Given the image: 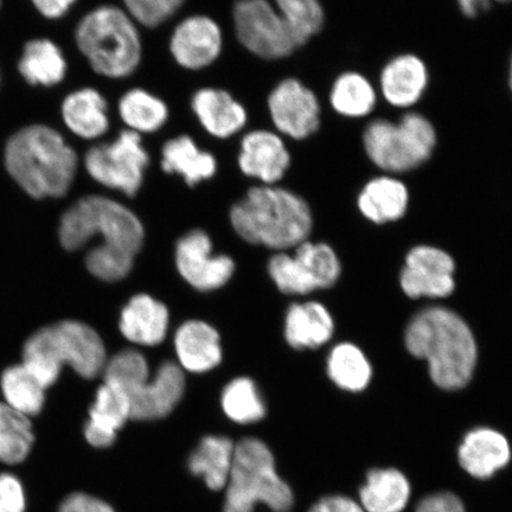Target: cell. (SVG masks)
<instances>
[{
  "instance_id": "obj_17",
  "label": "cell",
  "mask_w": 512,
  "mask_h": 512,
  "mask_svg": "<svg viewBox=\"0 0 512 512\" xmlns=\"http://www.w3.org/2000/svg\"><path fill=\"white\" fill-rule=\"evenodd\" d=\"M15 68L25 85L44 91L62 85L69 73L67 55L60 43L46 35L23 42Z\"/></svg>"
},
{
  "instance_id": "obj_49",
  "label": "cell",
  "mask_w": 512,
  "mask_h": 512,
  "mask_svg": "<svg viewBox=\"0 0 512 512\" xmlns=\"http://www.w3.org/2000/svg\"><path fill=\"white\" fill-rule=\"evenodd\" d=\"M3 3H4V0H0V11H2V9H3Z\"/></svg>"
},
{
  "instance_id": "obj_9",
  "label": "cell",
  "mask_w": 512,
  "mask_h": 512,
  "mask_svg": "<svg viewBox=\"0 0 512 512\" xmlns=\"http://www.w3.org/2000/svg\"><path fill=\"white\" fill-rule=\"evenodd\" d=\"M233 21L239 42L262 60L286 59L299 46L270 0H236Z\"/></svg>"
},
{
  "instance_id": "obj_4",
  "label": "cell",
  "mask_w": 512,
  "mask_h": 512,
  "mask_svg": "<svg viewBox=\"0 0 512 512\" xmlns=\"http://www.w3.org/2000/svg\"><path fill=\"white\" fill-rule=\"evenodd\" d=\"M106 347L92 326L78 320H62L32 334L23 348V366L46 389L60 379L68 364L83 379L104 373Z\"/></svg>"
},
{
  "instance_id": "obj_37",
  "label": "cell",
  "mask_w": 512,
  "mask_h": 512,
  "mask_svg": "<svg viewBox=\"0 0 512 512\" xmlns=\"http://www.w3.org/2000/svg\"><path fill=\"white\" fill-rule=\"evenodd\" d=\"M274 6L299 47L305 46L323 29L325 16L319 0H274Z\"/></svg>"
},
{
  "instance_id": "obj_19",
  "label": "cell",
  "mask_w": 512,
  "mask_h": 512,
  "mask_svg": "<svg viewBox=\"0 0 512 512\" xmlns=\"http://www.w3.org/2000/svg\"><path fill=\"white\" fill-rule=\"evenodd\" d=\"M185 390V376L174 362H164L150 382L127 395L131 406V419L155 421L166 418L178 403Z\"/></svg>"
},
{
  "instance_id": "obj_47",
  "label": "cell",
  "mask_w": 512,
  "mask_h": 512,
  "mask_svg": "<svg viewBox=\"0 0 512 512\" xmlns=\"http://www.w3.org/2000/svg\"><path fill=\"white\" fill-rule=\"evenodd\" d=\"M509 86L512 92V69L510 70V76H509Z\"/></svg>"
},
{
  "instance_id": "obj_26",
  "label": "cell",
  "mask_w": 512,
  "mask_h": 512,
  "mask_svg": "<svg viewBox=\"0 0 512 512\" xmlns=\"http://www.w3.org/2000/svg\"><path fill=\"white\" fill-rule=\"evenodd\" d=\"M175 349L179 363L191 373H206L222 360L219 332L202 320H189L179 326Z\"/></svg>"
},
{
  "instance_id": "obj_45",
  "label": "cell",
  "mask_w": 512,
  "mask_h": 512,
  "mask_svg": "<svg viewBox=\"0 0 512 512\" xmlns=\"http://www.w3.org/2000/svg\"><path fill=\"white\" fill-rule=\"evenodd\" d=\"M459 8L469 18H476L488 11L491 0H458Z\"/></svg>"
},
{
  "instance_id": "obj_1",
  "label": "cell",
  "mask_w": 512,
  "mask_h": 512,
  "mask_svg": "<svg viewBox=\"0 0 512 512\" xmlns=\"http://www.w3.org/2000/svg\"><path fill=\"white\" fill-rule=\"evenodd\" d=\"M0 162L19 190L32 200L44 201L69 194L81 160L60 130L47 121H34L5 138Z\"/></svg>"
},
{
  "instance_id": "obj_16",
  "label": "cell",
  "mask_w": 512,
  "mask_h": 512,
  "mask_svg": "<svg viewBox=\"0 0 512 512\" xmlns=\"http://www.w3.org/2000/svg\"><path fill=\"white\" fill-rule=\"evenodd\" d=\"M367 156L384 171H411L427 162L406 128L400 123L377 119L371 121L363 134Z\"/></svg>"
},
{
  "instance_id": "obj_44",
  "label": "cell",
  "mask_w": 512,
  "mask_h": 512,
  "mask_svg": "<svg viewBox=\"0 0 512 512\" xmlns=\"http://www.w3.org/2000/svg\"><path fill=\"white\" fill-rule=\"evenodd\" d=\"M32 10L47 22H59L73 10L78 0H29Z\"/></svg>"
},
{
  "instance_id": "obj_14",
  "label": "cell",
  "mask_w": 512,
  "mask_h": 512,
  "mask_svg": "<svg viewBox=\"0 0 512 512\" xmlns=\"http://www.w3.org/2000/svg\"><path fill=\"white\" fill-rule=\"evenodd\" d=\"M169 49L179 67L192 72L208 68L221 56L222 29L206 15L185 17L172 31Z\"/></svg>"
},
{
  "instance_id": "obj_24",
  "label": "cell",
  "mask_w": 512,
  "mask_h": 512,
  "mask_svg": "<svg viewBox=\"0 0 512 512\" xmlns=\"http://www.w3.org/2000/svg\"><path fill=\"white\" fill-rule=\"evenodd\" d=\"M131 419L130 401L120 389L104 383L95 395L85 426L87 443L95 448L111 447L118 431Z\"/></svg>"
},
{
  "instance_id": "obj_13",
  "label": "cell",
  "mask_w": 512,
  "mask_h": 512,
  "mask_svg": "<svg viewBox=\"0 0 512 512\" xmlns=\"http://www.w3.org/2000/svg\"><path fill=\"white\" fill-rule=\"evenodd\" d=\"M456 458L467 477L489 482L510 465L512 446L507 435L497 428L478 426L460 439Z\"/></svg>"
},
{
  "instance_id": "obj_46",
  "label": "cell",
  "mask_w": 512,
  "mask_h": 512,
  "mask_svg": "<svg viewBox=\"0 0 512 512\" xmlns=\"http://www.w3.org/2000/svg\"><path fill=\"white\" fill-rule=\"evenodd\" d=\"M3 79H4L3 70H2V67H0V89H2V86H3Z\"/></svg>"
},
{
  "instance_id": "obj_10",
  "label": "cell",
  "mask_w": 512,
  "mask_h": 512,
  "mask_svg": "<svg viewBox=\"0 0 512 512\" xmlns=\"http://www.w3.org/2000/svg\"><path fill=\"white\" fill-rule=\"evenodd\" d=\"M296 248V254L280 253L268 262V273L281 292L307 294L336 284L341 264L334 249L309 241Z\"/></svg>"
},
{
  "instance_id": "obj_30",
  "label": "cell",
  "mask_w": 512,
  "mask_h": 512,
  "mask_svg": "<svg viewBox=\"0 0 512 512\" xmlns=\"http://www.w3.org/2000/svg\"><path fill=\"white\" fill-rule=\"evenodd\" d=\"M409 195L406 185L392 177L371 179L358 196V208L377 224L400 220L406 214Z\"/></svg>"
},
{
  "instance_id": "obj_22",
  "label": "cell",
  "mask_w": 512,
  "mask_h": 512,
  "mask_svg": "<svg viewBox=\"0 0 512 512\" xmlns=\"http://www.w3.org/2000/svg\"><path fill=\"white\" fill-rule=\"evenodd\" d=\"M412 498L411 482L396 467H373L368 470L356 496L366 512H405Z\"/></svg>"
},
{
  "instance_id": "obj_21",
  "label": "cell",
  "mask_w": 512,
  "mask_h": 512,
  "mask_svg": "<svg viewBox=\"0 0 512 512\" xmlns=\"http://www.w3.org/2000/svg\"><path fill=\"white\" fill-rule=\"evenodd\" d=\"M191 110L210 136L228 139L245 128L248 114L245 106L224 89H198L191 98Z\"/></svg>"
},
{
  "instance_id": "obj_2",
  "label": "cell",
  "mask_w": 512,
  "mask_h": 512,
  "mask_svg": "<svg viewBox=\"0 0 512 512\" xmlns=\"http://www.w3.org/2000/svg\"><path fill=\"white\" fill-rule=\"evenodd\" d=\"M406 347L424 358L432 380L445 390L470 382L477 362V345L469 326L457 313L431 307L416 315L406 331Z\"/></svg>"
},
{
  "instance_id": "obj_34",
  "label": "cell",
  "mask_w": 512,
  "mask_h": 512,
  "mask_svg": "<svg viewBox=\"0 0 512 512\" xmlns=\"http://www.w3.org/2000/svg\"><path fill=\"white\" fill-rule=\"evenodd\" d=\"M330 104L343 117H366L374 110L376 92L363 75L354 72L344 73L338 76L331 88Z\"/></svg>"
},
{
  "instance_id": "obj_7",
  "label": "cell",
  "mask_w": 512,
  "mask_h": 512,
  "mask_svg": "<svg viewBox=\"0 0 512 512\" xmlns=\"http://www.w3.org/2000/svg\"><path fill=\"white\" fill-rule=\"evenodd\" d=\"M259 504L272 512H291L296 495L280 476L271 448L258 438H245L235 445L223 512H254Z\"/></svg>"
},
{
  "instance_id": "obj_29",
  "label": "cell",
  "mask_w": 512,
  "mask_h": 512,
  "mask_svg": "<svg viewBox=\"0 0 512 512\" xmlns=\"http://www.w3.org/2000/svg\"><path fill=\"white\" fill-rule=\"evenodd\" d=\"M234 453L232 440L223 435H207L190 454L189 471L202 478L210 490L220 491L227 486L233 469Z\"/></svg>"
},
{
  "instance_id": "obj_23",
  "label": "cell",
  "mask_w": 512,
  "mask_h": 512,
  "mask_svg": "<svg viewBox=\"0 0 512 512\" xmlns=\"http://www.w3.org/2000/svg\"><path fill=\"white\" fill-rule=\"evenodd\" d=\"M169 320L168 307L142 293L132 297L121 311L119 328L128 341L155 347L168 335Z\"/></svg>"
},
{
  "instance_id": "obj_8",
  "label": "cell",
  "mask_w": 512,
  "mask_h": 512,
  "mask_svg": "<svg viewBox=\"0 0 512 512\" xmlns=\"http://www.w3.org/2000/svg\"><path fill=\"white\" fill-rule=\"evenodd\" d=\"M82 164L94 182L134 197L143 187L150 155L142 136L124 130L110 142L95 143L89 147L83 155Z\"/></svg>"
},
{
  "instance_id": "obj_31",
  "label": "cell",
  "mask_w": 512,
  "mask_h": 512,
  "mask_svg": "<svg viewBox=\"0 0 512 512\" xmlns=\"http://www.w3.org/2000/svg\"><path fill=\"white\" fill-rule=\"evenodd\" d=\"M118 114L127 130L139 136L162 130L170 117L166 102L143 88H132L120 96Z\"/></svg>"
},
{
  "instance_id": "obj_11",
  "label": "cell",
  "mask_w": 512,
  "mask_h": 512,
  "mask_svg": "<svg viewBox=\"0 0 512 512\" xmlns=\"http://www.w3.org/2000/svg\"><path fill=\"white\" fill-rule=\"evenodd\" d=\"M176 266L185 281L198 291L219 290L235 272L228 255L213 253V242L203 230H191L176 246Z\"/></svg>"
},
{
  "instance_id": "obj_3",
  "label": "cell",
  "mask_w": 512,
  "mask_h": 512,
  "mask_svg": "<svg viewBox=\"0 0 512 512\" xmlns=\"http://www.w3.org/2000/svg\"><path fill=\"white\" fill-rule=\"evenodd\" d=\"M229 217L243 240L279 251L302 245L313 226L304 198L275 185L249 189L230 209Z\"/></svg>"
},
{
  "instance_id": "obj_27",
  "label": "cell",
  "mask_w": 512,
  "mask_h": 512,
  "mask_svg": "<svg viewBox=\"0 0 512 512\" xmlns=\"http://www.w3.org/2000/svg\"><path fill=\"white\" fill-rule=\"evenodd\" d=\"M160 156V166L165 174L182 176L191 188L209 181L217 172V160L213 153L201 149L188 134L165 142Z\"/></svg>"
},
{
  "instance_id": "obj_5",
  "label": "cell",
  "mask_w": 512,
  "mask_h": 512,
  "mask_svg": "<svg viewBox=\"0 0 512 512\" xmlns=\"http://www.w3.org/2000/svg\"><path fill=\"white\" fill-rule=\"evenodd\" d=\"M74 43L89 68L102 78H130L142 63L138 24L117 5H99L83 15L74 28Z\"/></svg>"
},
{
  "instance_id": "obj_12",
  "label": "cell",
  "mask_w": 512,
  "mask_h": 512,
  "mask_svg": "<svg viewBox=\"0 0 512 512\" xmlns=\"http://www.w3.org/2000/svg\"><path fill=\"white\" fill-rule=\"evenodd\" d=\"M268 112L278 132L291 139L313 136L320 126V105L317 95L297 79L278 83L268 95Z\"/></svg>"
},
{
  "instance_id": "obj_18",
  "label": "cell",
  "mask_w": 512,
  "mask_h": 512,
  "mask_svg": "<svg viewBox=\"0 0 512 512\" xmlns=\"http://www.w3.org/2000/svg\"><path fill=\"white\" fill-rule=\"evenodd\" d=\"M291 155L283 138L268 130H254L243 136L238 157L243 175L264 185H275L286 175Z\"/></svg>"
},
{
  "instance_id": "obj_50",
  "label": "cell",
  "mask_w": 512,
  "mask_h": 512,
  "mask_svg": "<svg viewBox=\"0 0 512 512\" xmlns=\"http://www.w3.org/2000/svg\"><path fill=\"white\" fill-rule=\"evenodd\" d=\"M511 69H512V59H511Z\"/></svg>"
},
{
  "instance_id": "obj_38",
  "label": "cell",
  "mask_w": 512,
  "mask_h": 512,
  "mask_svg": "<svg viewBox=\"0 0 512 512\" xmlns=\"http://www.w3.org/2000/svg\"><path fill=\"white\" fill-rule=\"evenodd\" d=\"M105 383L120 389L126 396L149 380L150 369L146 358L136 350H123L107 360Z\"/></svg>"
},
{
  "instance_id": "obj_25",
  "label": "cell",
  "mask_w": 512,
  "mask_h": 512,
  "mask_svg": "<svg viewBox=\"0 0 512 512\" xmlns=\"http://www.w3.org/2000/svg\"><path fill=\"white\" fill-rule=\"evenodd\" d=\"M430 75L420 57L405 54L394 57L382 69L381 91L388 104L406 108L424 95Z\"/></svg>"
},
{
  "instance_id": "obj_42",
  "label": "cell",
  "mask_w": 512,
  "mask_h": 512,
  "mask_svg": "<svg viewBox=\"0 0 512 512\" xmlns=\"http://www.w3.org/2000/svg\"><path fill=\"white\" fill-rule=\"evenodd\" d=\"M57 512H117L110 503L99 497L86 494V492H74L67 496L60 504Z\"/></svg>"
},
{
  "instance_id": "obj_6",
  "label": "cell",
  "mask_w": 512,
  "mask_h": 512,
  "mask_svg": "<svg viewBox=\"0 0 512 512\" xmlns=\"http://www.w3.org/2000/svg\"><path fill=\"white\" fill-rule=\"evenodd\" d=\"M98 236L102 243L95 247L136 258L145 233L138 216L124 204L102 195L83 196L61 215V246L69 252L79 251Z\"/></svg>"
},
{
  "instance_id": "obj_43",
  "label": "cell",
  "mask_w": 512,
  "mask_h": 512,
  "mask_svg": "<svg viewBox=\"0 0 512 512\" xmlns=\"http://www.w3.org/2000/svg\"><path fill=\"white\" fill-rule=\"evenodd\" d=\"M306 512H366L357 499L344 494L324 495L311 503Z\"/></svg>"
},
{
  "instance_id": "obj_15",
  "label": "cell",
  "mask_w": 512,
  "mask_h": 512,
  "mask_svg": "<svg viewBox=\"0 0 512 512\" xmlns=\"http://www.w3.org/2000/svg\"><path fill=\"white\" fill-rule=\"evenodd\" d=\"M456 265L441 249L419 246L412 249L401 272V287L408 297L444 298L456 287L453 274Z\"/></svg>"
},
{
  "instance_id": "obj_41",
  "label": "cell",
  "mask_w": 512,
  "mask_h": 512,
  "mask_svg": "<svg viewBox=\"0 0 512 512\" xmlns=\"http://www.w3.org/2000/svg\"><path fill=\"white\" fill-rule=\"evenodd\" d=\"M411 512H466L465 504L452 491H437L409 505Z\"/></svg>"
},
{
  "instance_id": "obj_39",
  "label": "cell",
  "mask_w": 512,
  "mask_h": 512,
  "mask_svg": "<svg viewBox=\"0 0 512 512\" xmlns=\"http://www.w3.org/2000/svg\"><path fill=\"white\" fill-rule=\"evenodd\" d=\"M187 0H123L125 10L137 24L155 29L174 17Z\"/></svg>"
},
{
  "instance_id": "obj_36",
  "label": "cell",
  "mask_w": 512,
  "mask_h": 512,
  "mask_svg": "<svg viewBox=\"0 0 512 512\" xmlns=\"http://www.w3.org/2000/svg\"><path fill=\"white\" fill-rule=\"evenodd\" d=\"M221 405L228 419L239 425H251L265 418L266 403L258 387L248 377H238L223 389Z\"/></svg>"
},
{
  "instance_id": "obj_35",
  "label": "cell",
  "mask_w": 512,
  "mask_h": 512,
  "mask_svg": "<svg viewBox=\"0 0 512 512\" xmlns=\"http://www.w3.org/2000/svg\"><path fill=\"white\" fill-rule=\"evenodd\" d=\"M371 366L361 349L351 343L338 344L328 358V374L339 388L362 392L371 380Z\"/></svg>"
},
{
  "instance_id": "obj_33",
  "label": "cell",
  "mask_w": 512,
  "mask_h": 512,
  "mask_svg": "<svg viewBox=\"0 0 512 512\" xmlns=\"http://www.w3.org/2000/svg\"><path fill=\"white\" fill-rule=\"evenodd\" d=\"M35 433L28 416L0 402V462L18 465L29 457Z\"/></svg>"
},
{
  "instance_id": "obj_48",
  "label": "cell",
  "mask_w": 512,
  "mask_h": 512,
  "mask_svg": "<svg viewBox=\"0 0 512 512\" xmlns=\"http://www.w3.org/2000/svg\"><path fill=\"white\" fill-rule=\"evenodd\" d=\"M495 2L505 4V3H510V2H512V0H495Z\"/></svg>"
},
{
  "instance_id": "obj_40",
  "label": "cell",
  "mask_w": 512,
  "mask_h": 512,
  "mask_svg": "<svg viewBox=\"0 0 512 512\" xmlns=\"http://www.w3.org/2000/svg\"><path fill=\"white\" fill-rule=\"evenodd\" d=\"M27 511L24 486L12 473H0V512Z\"/></svg>"
},
{
  "instance_id": "obj_20",
  "label": "cell",
  "mask_w": 512,
  "mask_h": 512,
  "mask_svg": "<svg viewBox=\"0 0 512 512\" xmlns=\"http://www.w3.org/2000/svg\"><path fill=\"white\" fill-rule=\"evenodd\" d=\"M59 115L64 128L85 142H96L110 131L108 101L94 87L75 88L64 95Z\"/></svg>"
},
{
  "instance_id": "obj_28",
  "label": "cell",
  "mask_w": 512,
  "mask_h": 512,
  "mask_svg": "<svg viewBox=\"0 0 512 512\" xmlns=\"http://www.w3.org/2000/svg\"><path fill=\"white\" fill-rule=\"evenodd\" d=\"M334 319L316 302L293 304L287 311L285 336L296 349H317L334 335Z\"/></svg>"
},
{
  "instance_id": "obj_32",
  "label": "cell",
  "mask_w": 512,
  "mask_h": 512,
  "mask_svg": "<svg viewBox=\"0 0 512 512\" xmlns=\"http://www.w3.org/2000/svg\"><path fill=\"white\" fill-rule=\"evenodd\" d=\"M0 389L6 405L28 418L40 414L46 405L47 389L23 364H15L3 371Z\"/></svg>"
}]
</instances>
